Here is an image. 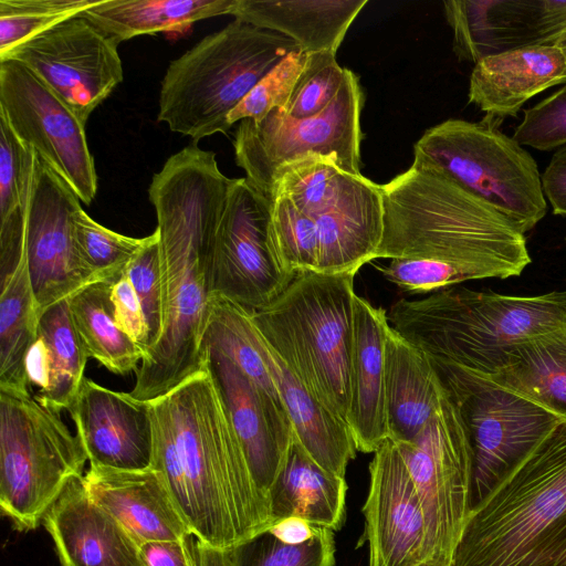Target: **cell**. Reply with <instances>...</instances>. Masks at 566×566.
Wrapping results in <instances>:
<instances>
[{"label": "cell", "mask_w": 566, "mask_h": 566, "mask_svg": "<svg viewBox=\"0 0 566 566\" xmlns=\"http://www.w3.org/2000/svg\"><path fill=\"white\" fill-rule=\"evenodd\" d=\"M235 179V178H234ZM234 179L195 143L171 155L148 187L159 234L164 329L135 371L129 396L151 401L203 368L217 229Z\"/></svg>", "instance_id": "obj_1"}, {"label": "cell", "mask_w": 566, "mask_h": 566, "mask_svg": "<svg viewBox=\"0 0 566 566\" xmlns=\"http://www.w3.org/2000/svg\"><path fill=\"white\" fill-rule=\"evenodd\" d=\"M151 469L159 471L197 541L230 549L272 524L216 384L205 367L147 401Z\"/></svg>", "instance_id": "obj_2"}, {"label": "cell", "mask_w": 566, "mask_h": 566, "mask_svg": "<svg viewBox=\"0 0 566 566\" xmlns=\"http://www.w3.org/2000/svg\"><path fill=\"white\" fill-rule=\"evenodd\" d=\"M380 189L376 259L437 260L473 280L518 276L532 262L525 233L437 168L412 164Z\"/></svg>", "instance_id": "obj_3"}, {"label": "cell", "mask_w": 566, "mask_h": 566, "mask_svg": "<svg viewBox=\"0 0 566 566\" xmlns=\"http://www.w3.org/2000/svg\"><path fill=\"white\" fill-rule=\"evenodd\" d=\"M452 566H566V421L472 507Z\"/></svg>", "instance_id": "obj_4"}, {"label": "cell", "mask_w": 566, "mask_h": 566, "mask_svg": "<svg viewBox=\"0 0 566 566\" xmlns=\"http://www.w3.org/2000/svg\"><path fill=\"white\" fill-rule=\"evenodd\" d=\"M387 317L430 357L492 376L516 345L566 325V291L516 296L451 286L401 298Z\"/></svg>", "instance_id": "obj_5"}, {"label": "cell", "mask_w": 566, "mask_h": 566, "mask_svg": "<svg viewBox=\"0 0 566 566\" xmlns=\"http://www.w3.org/2000/svg\"><path fill=\"white\" fill-rule=\"evenodd\" d=\"M298 48L283 34L234 19L170 62L160 85L158 122L195 144L227 134L229 114Z\"/></svg>", "instance_id": "obj_6"}, {"label": "cell", "mask_w": 566, "mask_h": 566, "mask_svg": "<svg viewBox=\"0 0 566 566\" xmlns=\"http://www.w3.org/2000/svg\"><path fill=\"white\" fill-rule=\"evenodd\" d=\"M355 274L303 272L268 306L255 327L305 387L346 422ZM347 423V422H346Z\"/></svg>", "instance_id": "obj_7"}, {"label": "cell", "mask_w": 566, "mask_h": 566, "mask_svg": "<svg viewBox=\"0 0 566 566\" xmlns=\"http://www.w3.org/2000/svg\"><path fill=\"white\" fill-rule=\"evenodd\" d=\"M87 460L60 411L33 391L0 390V509L14 530L38 528Z\"/></svg>", "instance_id": "obj_8"}, {"label": "cell", "mask_w": 566, "mask_h": 566, "mask_svg": "<svg viewBox=\"0 0 566 566\" xmlns=\"http://www.w3.org/2000/svg\"><path fill=\"white\" fill-rule=\"evenodd\" d=\"M413 150L412 164L439 169L523 233L547 212L535 159L493 122L447 119L427 129Z\"/></svg>", "instance_id": "obj_9"}, {"label": "cell", "mask_w": 566, "mask_h": 566, "mask_svg": "<svg viewBox=\"0 0 566 566\" xmlns=\"http://www.w3.org/2000/svg\"><path fill=\"white\" fill-rule=\"evenodd\" d=\"M431 359L458 409L471 446L474 506L562 420L484 375L439 358Z\"/></svg>", "instance_id": "obj_10"}, {"label": "cell", "mask_w": 566, "mask_h": 566, "mask_svg": "<svg viewBox=\"0 0 566 566\" xmlns=\"http://www.w3.org/2000/svg\"><path fill=\"white\" fill-rule=\"evenodd\" d=\"M363 105L359 80L345 69L338 94L315 116L293 118L275 108L261 120L242 119L233 140L235 163L268 199L277 170L310 154L332 158L342 170L361 175Z\"/></svg>", "instance_id": "obj_11"}, {"label": "cell", "mask_w": 566, "mask_h": 566, "mask_svg": "<svg viewBox=\"0 0 566 566\" xmlns=\"http://www.w3.org/2000/svg\"><path fill=\"white\" fill-rule=\"evenodd\" d=\"M396 444L421 502L432 566H452L473 506V458L463 422L448 391L415 439Z\"/></svg>", "instance_id": "obj_12"}, {"label": "cell", "mask_w": 566, "mask_h": 566, "mask_svg": "<svg viewBox=\"0 0 566 566\" xmlns=\"http://www.w3.org/2000/svg\"><path fill=\"white\" fill-rule=\"evenodd\" d=\"M118 43L82 14L0 54L27 66L86 125L124 80Z\"/></svg>", "instance_id": "obj_13"}, {"label": "cell", "mask_w": 566, "mask_h": 566, "mask_svg": "<svg viewBox=\"0 0 566 566\" xmlns=\"http://www.w3.org/2000/svg\"><path fill=\"white\" fill-rule=\"evenodd\" d=\"M0 115L14 134L90 205L97 192V172L85 125L27 66L0 60Z\"/></svg>", "instance_id": "obj_14"}, {"label": "cell", "mask_w": 566, "mask_h": 566, "mask_svg": "<svg viewBox=\"0 0 566 566\" xmlns=\"http://www.w3.org/2000/svg\"><path fill=\"white\" fill-rule=\"evenodd\" d=\"M270 208L271 201L247 178H235L214 239L212 293L251 312L268 306L296 276L274 253Z\"/></svg>", "instance_id": "obj_15"}, {"label": "cell", "mask_w": 566, "mask_h": 566, "mask_svg": "<svg viewBox=\"0 0 566 566\" xmlns=\"http://www.w3.org/2000/svg\"><path fill=\"white\" fill-rule=\"evenodd\" d=\"M73 189L38 154L24 214L27 253L39 314L99 282L83 263L74 217L82 208Z\"/></svg>", "instance_id": "obj_16"}, {"label": "cell", "mask_w": 566, "mask_h": 566, "mask_svg": "<svg viewBox=\"0 0 566 566\" xmlns=\"http://www.w3.org/2000/svg\"><path fill=\"white\" fill-rule=\"evenodd\" d=\"M363 513L368 566H432L421 502L391 439L380 444L369 463V488Z\"/></svg>", "instance_id": "obj_17"}, {"label": "cell", "mask_w": 566, "mask_h": 566, "mask_svg": "<svg viewBox=\"0 0 566 566\" xmlns=\"http://www.w3.org/2000/svg\"><path fill=\"white\" fill-rule=\"evenodd\" d=\"M200 350L252 476L268 496L295 440L291 419L283 405L251 380L224 353L211 345Z\"/></svg>", "instance_id": "obj_18"}, {"label": "cell", "mask_w": 566, "mask_h": 566, "mask_svg": "<svg viewBox=\"0 0 566 566\" xmlns=\"http://www.w3.org/2000/svg\"><path fill=\"white\" fill-rule=\"evenodd\" d=\"M69 412L90 467L123 471L151 468L154 434L148 402L85 377Z\"/></svg>", "instance_id": "obj_19"}, {"label": "cell", "mask_w": 566, "mask_h": 566, "mask_svg": "<svg viewBox=\"0 0 566 566\" xmlns=\"http://www.w3.org/2000/svg\"><path fill=\"white\" fill-rule=\"evenodd\" d=\"M83 478L66 485L42 522L60 566H146L139 544L91 499Z\"/></svg>", "instance_id": "obj_20"}, {"label": "cell", "mask_w": 566, "mask_h": 566, "mask_svg": "<svg viewBox=\"0 0 566 566\" xmlns=\"http://www.w3.org/2000/svg\"><path fill=\"white\" fill-rule=\"evenodd\" d=\"M83 479L91 499L109 513L139 546L192 535L159 471L151 468L123 471L90 467Z\"/></svg>", "instance_id": "obj_21"}, {"label": "cell", "mask_w": 566, "mask_h": 566, "mask_svg": "<svg viewBox=\"0 0 566 566\" xmlns=\"http://www.w3.org/2000/svg\"><path fill=\"white\" fill-rule=\"evenodd\" d=\"M317 273L355 274L376 259L384 234L380 186L348 175L335 200L316 218Z\"/></svg>", "instance_id": "obj_22"}, {"label": "cell", "mask_w": 566, "mask_h": 566, "mask_svg": "<svg viewBox=\"0 0 566 566\" xmlns=\"http://www.w3.org/2000/svg\"><path fill=\"white\" fill-rule=\"evenodd\" d=\"M387 312L356 294L348 370L347 426L357 451L374 453L389 439L385 396Z\"/></svg>", "instance_id": "obj_23"}, {"label": "cell", "mask_w": 566, "mask_h": 566, "mask_svg": "<svg viewBox=\"0 0 566 566\" xmlns=\"http://www.w3.org/2000/svg\"><path fill=\"white\" fill-rule=\"evenodd\" d=\"M566 84V54L558 45H535L504 51L474 64L469 103L496 123L516 117L527 101Z\"/></svg>", "instance_id": "obj_24"}, {"label": "cell", "mask_w": 566, "mask_h": 566, "mask_svg": "<svg viewBox=\"0 0 566 566\" xmlns=\"http://www.w3.org/2000/svg\"><path fill=\"white\" fill-rule=\"evenodd\" d=\"M252 338L291 419L296 440L324 470L345 478L347 465L357 452L347 423L315 398L253 322Z\"/></svg>", "instance_id": "obj_25"}, {"label": "cell", "mask_w": 566, "mask_h": 566, "mask_svg": "<svg viewBox=\"0 0 566 566\" xmlns=\"http://www.w3.org/2000/svg\"><path fill=\"white\" fill-rule=\"evenodd\" d=\"M385 396L389 439L408 442L447 397L431 357L389 324L385 345Z\"/></svg>", "instance_id": "obj_26"}, {"label": "cell", "mask_w": 566, "mask_h": 566, "mask_svg": "<svg viewBox=\"0 0 566 566\" xmlns=\"http://www.w3.org/2000/svg\"><path fill=\"white\" fill-rule=\"evenodd\" d=\"M368 0H238L235 20L283 34L307 53H336Z\"/></svg>", "instance_id": "obj_27"}, {"label": "cell", "mask_w": 566, "mask_h": 566, "mask_svg": "<svg viewBox=\"0 0 566 566\" xmlns=\"http://www.w3.org/2000/svg\"><path fill=\"white\" fill-rule=\"evenodd\" d=\"M347 489L345 478L324 470L295 438L268 492L272 523L294 516L338 531L344 522Z\"/></svg>", "instance_id": "obj_28"}, {"label": "cell", "mask_w": 566, "mask_h": 566, "mask_svg": "<svg viewBox=\"0 0 566 566\" xmlns=\"http://www.w3.org/2000/svg\"><path fill=\"white\" fill-rule=\"evenodd\" d=\"M486 377L566 421V325L516 345Z\"/></svg>", "instance_id": "obj_29"}, {"label": "cell", "mask_w": 566, "mask_h": 566, "mask_svg": "<svg viewBox=\"0 0 566 566\" xmlns=\"http://www.w3.org/2000/svg\"><path fill=\"white\" fill-rule=\"evenodd\" d=\"M238 0H99L81 13L118 44L157 32L185 31L192 23L233 13Z\"/></svg>", "instance_id": "obj_30"}, {"label": "cell", "mask_w": 566, "mask_h": 566, "mask_svg": "<svg viewBox=\"0 0 566 566\" xmlns=\"http://www.w3.org/2000/svg\"><path fill=\"white\" fill-rule=\"evenodd\" d=\"M39 310L32 289L27 253L1 280L0 295V390L32 392L25 374V358L36 338Z\"/></svg>", "instance_id": "obj_31"}, {"label": "cell", "mask_w": 566, "mask_h": 566, "mask_svg": "<svg viewBox=\"0 0 566 566\" xmlns=\"http://www.w3.org/2000/svg\"><path fill=\"white\" fill-rule=\"evenodd\" d=\"M111 284L96 282L69 297L73 325L90 358L116 375L136 371L145 355L114 318Z\"/></svg>", "instance_id": "obj_32"}, {"label": "cell", "mask_w": 566, "mask_h": 566, "mask_svg": "<svg viewBox=\"0 0 566 566\" xmlns=\"http://www.w3.org/2000/svg\"><path fill=\"white\" fill-rule=\"evenodd\" d=\"M38 335L43 338L48 350L50 385L42 396L35 398L51 409L69 411L85 378L90 357L73 325L67 298L40 315Z\"/></svg>", "instance_id": "obj_33"}, {"label": "cell", "mask_w": 566, "mask_h": 566, "mask_svg": "<svg viewBox=\"0 0 566 566\" xmlns=\"http://www.w3.org/2000/svg\"><path fill=\"white\" fill-rule=\"evenodd\" d=\"M489 15L494 54L566 38V0H491Z\"/></svg>", "instance_id": "obj_34"}, {"label": "cell", "mask_w": 566, "mask_h": 566, "mask_svg": "<svg viewBox=\"0 0 566 566\" xmlns=\"http://www.w3.org/2000/svg\"><path fill=\"white\" fill-rule=\"evenodd\" d=\"M348 175L334 159L310 154L277 170L269 200L284 197L314 219L335 200Z\"/></svg>", "instance_id": "obj_35"}, {"label": "cell", "mask_w": 566, "mask_h": 566, "mask_svg": "<svg viewBox=\"0 0 566 566\" xmlns=\"http://www.w3.org/2000/svg\"><path fill=\"white\" fill-rule=\"evenodd\" d=\"M233 566H335L334 531L317 527L302 544H287L268 528L230 548Z\"/></svg>", "instance_id": "obj_36"}, {"label": "cell", "mask_w": 566, "mask_h": 566, "mask_svg": "<svg viewBox=\"0 0 566 566\" xmlns=\"http://www.w3.org/2000/svg\"><path fill=\"white\" fill-rule=\"evenodd\" d=\"M80 256L99 282L114 283L148 242L149 235L133 238L109 230L92 219L83 208L74 217Z\"/></svg>", "instance_id": "obj_37"}, {"label": "cell", "mask_w": 566, "mask_h": 566, "mask_svg": "<svg viewBox=\"0 0 566 566\" xmlns=\"http://www.w3.org/2000/svg\"><path fill=\"white\" fill-rule=\"evenodd\" d=\"M269 232L274 253L290 274L316 272L317 231L314 219L301 212L289 199L271 200Z\"/></svg>", "instance_id": "obj_38"}, {"label": "cell", "mask_w": 566, "mask_h": 566, "mask_svg": "<svg viewBox=\"0 0 566 566\" xmlns=\"http://www.w3.org/2000/svg\"><path fill=\"white\" fill-rule=\"evenodd\" d=\"M99 0H0V54Z\"/></svg>", "instance_id": "obj_39"}, {"label": "cell", "mask_w": 566, "mask_h": 566, "mask_svg": "<svg viewBox=\"0 0 566 566\" xmlns=\"http://www.w3.org/2000/svg\"><path fill=\"white\" fill-rule=\"evenodd\" d=\"M36 153L0 115V221L24 216Z\"/></svg>", "instance_id": "obj_40"}, {"label": "cell", "mask_w": 566, "mask_h": 566, "mask_svg": "<svg viewBox=\"0 0 566 566\" xmlns=\"http://www.w3.org/2000/svg\"><path fill=\"white\" fill-rule=\"evenodd\" d=\"M344 75L345 67L337 63L336 53H308L304 71L281 112L293 118L322 113L338 94Z\"/></svg>", "instance_id": "obj_41"}, {"label": "cell", "mask_w": 566, "mask_h": 566, "mask_svg": "<svg viewBox=\"0 0 566 566\" xmlns=\"http://www.w3.org/2000/svg\"><path fill=\"white\" fill-rule=\"evenodd\" d=\"M308 53L301 48L276 64L229 114L228 125L245 118L263 119L271 111H283L306 65Z\"/></svg>", "instance_id": "obj_42"}, {"label": "cell", "mask_w": 566, "mask_h": 566, "mask_svg": "<svg viewBox=\"0 0 566 566\" xmlns=\"http://www.w3.org/2000/svg\"><path fill=\"white\" fill-rule=\"evenodd\" d=\"M125 273L129 277L143 308L150 350L160 339L164 329L159 234L156 229L149 235L145 247L129 262Z\"/></svg>", "instance_id": "obj_43"}, {"label": "cell", "mask_w": 566, "mask_h": 566, "mask_svg": "<svg viewBox=\"0 0 566 566\" xmlns=\"http://www.w3.org/2000/svg\"><path fill=\"white\" fill-rule=\"evenodd\" d=\"M523 114L513 133L521 146L549 151L566 145V84Z\"/></svg>", "instance_id": "obj_44"}, {"label": "cell", "mask_w": 566, "mask_h": 566, "mask_svg": "<svg viewBox=\"0 0 566 566\" xmlns=\"http://www.w3.org/2000/svg\"><path fill=\"white\" fill-rule=\"evenodd\" d=\"M377 269L386 280L411 294L438 292L473 280L459 266L430 259H391Z\"/></svg>", "instance_id": "obj_45"}, {"label": "cell", "mask_w": 566, "mask_h": 566, "mask_svg": "<svg viewBox=\"0 0 566 566\" xmlns=\"http://www.w3.org/2000/svg\"><path fill=\"white\" fill-rule=\"evenodd\" d=\"M109 296L114 318L118 328L124 332L146 356L149 350L148 328L139 298L125 272L111 284Z\"/></svg>", "instance_id": "obj_46"}, {"label": "cell", "mask_w": 566, "mask_h": 566, "mask_svg": "<svg viewBox=\"0 0 566 566\" xmlns=\"http://www.w3.org/2000/svg\"><path fill=\"white\" fill-rule=\"evenodd\" d=\"M191 536L144 543L140 553L146 566H198Z\"/></svg>", "instance_id": "obj_47"}, {"label": "cell", "mask_w": 566, "mask_h": 566, "mask_svg": "<svg viewBox=\"0 0 566 566\" xmlns=\"http://www.w3.org/2000/svg\"><path fill=\"white\" fill-rule=\"evenodd\" d=\"M541 179L544 196L553 213L566 216V145L553 154Z\"/></svg>", "instance_id": "obj_48"}, {"label": "cell", "mask_w": 566, "mask_h": 566, "mask_svg": "<svg viewBox=\"0 0 566 566\" xmlns=\"http://www.w3.org/2000/svg\"><path fill=\"white\" fill-rule=\"evenodd\" d=\"M317 527L301 517L293 516L274 521L268 530L284 543L302 544L315 535Z\"/></svg>", "instance_id": "obj_49"}, {"label": "cell", "mask_w": 566, "mask_h": 566, "mask_svg": "<svg viewBox=\"0 0 566 566\" xmlns=\"http://www.w3.org/2000/svg\"><path fill=\"white\" fill-rule=\"evenodd\" d=\"M198 566H233L230 549L218 548L196 539Z\"/></svg>", "instance_id": "obj_50"}, {"label": "cell", "mask_w": 566, "mask_h": 566, "mask_svg": "<svg viewBox=\"0 0 566 566\" xmlns=\"http://www.w3.org/2000/svg\"><path fill=\"white\" fill-rule=\"evenodd\" d=\"M556 45H558L566 54V38H564L559 42H557Z\"/></svg>", "instance_id": "obj_51"}, {"label": "cell", "mask_w": 566, "mask_h": 566, "mask_svg": "<svg viewBox=\"0 0 566 566\" xmlns=\"http://www.w3.org/2000/svg\"><path fill=\"white\" fill-rule=\"evenodd\" d=\"M566 240V239H565Z\"/></svg>", "instance_id": "obj_52"}]
</instances>
